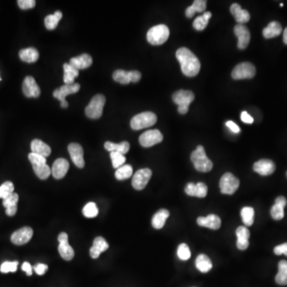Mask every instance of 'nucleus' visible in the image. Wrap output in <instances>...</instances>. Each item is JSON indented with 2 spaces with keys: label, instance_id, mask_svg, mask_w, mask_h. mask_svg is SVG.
<instances>
[{
  "label": "nucleus",
  "instance_id": "f257e3e1",
  "mask_svg": "<svg viewBox=\"0 0 287 287\" xmlns=\"http://www.w3.org/2000/svg\"><path fill=\"white\" fill-rule=\"evenodd\" d=\"M176 58L180 63L181 70L187 77H195L200 70V62L198 58L186 48L177 50Z\"/></svg>",
  "mask_w": 287,
  "mask_h": 287
},
{
  "label": "nucleus",
  "instance_id": "f03ea898",
  "mask_svg": "<svg viewBox=\"0 0 287 287\" xmlns=\"http://www.w3.org/2000/svg\"><path fill=\"white\" fill-rule=\"evenodd\" d=\"M192 162L197 171L201 172H208L212 170L213 164L206 156L204 148L202 146H197L196 150L191 154Z\"/></svg>",
  "mask_w": 287,
  "mask_h": 287
},
{
  "label": "nucleus",
  "instance_id": "7ed1b4c3",
  "mask_svg": "<svg viewBox=\"0 0 287 287\" xmlns=\"http://www.w3.org/2000/svg\"><path fill=\"white\" fill-rule=\"evenodd\" d=\"M29 160L33 166V170L36 175L40 179L46 180L50 176L52 170L46 164V158L42 156L38 155V154H30L28 155Z\"/></svg>",
  "mask_w": 287,
  "mask_h": 287
},
{
  "label": "nucleus",
  "instance_id": "20e7f679",
  "mask_svg": "<svg viewBox=\"0 0 287 287\" xmlns=\"http://www.w3.org/2000/svg\"><path fill=\"white\" fill-rule=\"evenodd\" d=\"M170 36V29L164 24H160L150 29L147 33V40L154 46L164 44Z\"/></svg>",
  "mask_w": 287,
  "mask_h": 287
},
{
  "label": "nucleus",
  "instance_id": "39448f33",
  "mask_svg": "<svg viewBox=\"0 0 287 287\" xmlns=\"http://www.w3.org/2000/svg\"><path fill=\"white\" fill-rule=\"evenodd\" d=\"M195 99V94L190 90L176 91L172 94V100L178 104V112L180 114H186L188 112L189 106Z\"/></svg>",
  "mask_w": 287,
  "mask_h": 287
},
{
  "label": "nucleus",
  "instance_id": "423d86ee",
  "mask_svg": "<svg viewBox=\"0 0 287 287\" xmlns=\"http://www.w3.org/2000/svg\"><path fill=\"white\" fill-rule=\"evenodd\" d=\"M158 122V116L152 112H143L134 116L130 122L131 128L134 130H140L148 128Z\"/></svg>",
  "mask_w": 287,
  "mask_h": 287
},
{
  "label": "nucleus",
  "instance_id": "0eeeda50",
  "mask_svg": "<svg viewBox=\"0 0 287 287\" xmlns=\"http://www.w3.org/2000/svg\"><path fill=\"white\" fill-rule=\"evenodd\" d=\"M104 104H106V96L104 95H95L86 108V115L91 119H98L102 116Z\"/></svg>",
  "mask_w": 287,
  "mask_h": 287
},
{
  "label": "nucleus",
  "instance_id": "6e6552de",
  "mask_svg": "<svg viewBox=\"0 0 287 287\" xmlns=\"http://www.w3.org/2000/svg\"><path fill=\"white\" fill-rule=\"evenodd\" d=\"M240 187V180L232 173L226 172L221 177L220 188L222 194L233 195Z\"/></svg>",
  "mask_w": 287,
  "mask_h": 287
},
{
  "label": "nucleus",
  "instance_id": "1a4fd4ad",
  "mask_svg": "<svg viewBox=\"0 0 287 287\" xmlns=\"http://www.w3.org/2000/svg\"><path fill=\"white\" fill-rule=\"evenodd\" d=\"M256 69L252 63L242 62L234 67L232 70V77L234 80L240 79H250L256 76Z\"/></svg>",
  "mask_w": 287,
  "mask_h": 287
},
{
  "label": "nucleus",
  "instance_id": "9d476101",
  "mask_svg": "<svg viewBox=\"0 0 287 287\" xmlns=\"http://www.w3.org/2000/svg\"><path fill=\"white\" fill-rule=\"evenodd\" d=\"M112 78L122 85H128L130 82L136 83L142 78V74L138 70L126 71L116 70L112 74Z\"/></svg>",
  "mask_w": 287,
  "mask_h": 287
},
{
  "label": "nucleus",
  "instance_id": "9b49d317",
  "mask_svg": "<svg viewBox=\"0 0 287 287\" xmlns=\"http://www.w3.org/2000/svg\"><path fill=\"white\" fill-rule=\"evenodd\" d=\"M80 87L81 86L78 83H74L73 85H64L59 88H56V90L54 91L53 96L61 102L62 108H66L68 107L66 96L78 92Z\"/></svg>",
  "mask_w": 287,
  "mask_h": 287
},
{
  "label": "nucleus",
  "instance_id": "f8f14e48",
  "mask_svg": "<svg viewBox=\"0 0 287 287\" xmlns=\"http://www.w3.org/2000/svg\"><path fill=\"white\" fill-rule=\"evenodd\" d=\"M164 136L159 130H148L143 132L139 138L140 146L144 148H150L160 143L163 140Z\"/></svg>",
  "mask_w": 287,
  "mask_h": 287
},
{
  "label": "nucleus",
  "instance_id": "ddd939ff",
  "mask_svg": "<svg viewBox=\"0 0 287 287\" xmlns=\"http://www.w3.org/2000/svg\"><path fill=\"white\" fill-rule=\"evenodd\" d=\"M58 252L63 260L70 261L74 257V250L68 242V234L62 232L58 236Z\"/></svg>",
  "mask_w": 287,
  "mask_h": 287
},
{
  "label": "nucleus",
  "instance_id": "4468645a",
  "mask_svg": "<svg viewBox=\"0 0 287 287\" xmlns=\"http://www.w3.org/2000/svg\"><path fill=\"white\" fill-rule=\"evenodd\" d=\"M152 175V172L150 168L138 170L132 177V187L138 191L143 190L147 186L150 180L151 179Z\"/></svg>",
  "mask_w": 287,
  "mask_h": 287
},
{
  "label": "nucleus",
  "instance_id": "2eb2a0df",
  "mask_svg": "<svg viewBox=\"0 0 287 287\" xmlns=\"http://www.w3.org/2000/svg\"><path fill=\"white\" fill-rule=\"evenodd\" d=\"M32 236H33V230L32 228L24 226L14 232L12 234L10 240L14 245L22 246L24 244H28L30 240H32Z\"/></svg>",
  "mask_w": 287,
  "mask_h": 287
},
{
  "label": "nucleus",
  "instance_id": "dca6fc26",
  "mask_svg": "<svg viewBox=\"0 0 287 287\" xmlns=\"http://www.w3.org/2000/svg\"><path fill=\"white\" fill-rule=\"evenodd\" d=\"M68 151L70 155L71 160L74 162L75 166L79 168H83L85 166V160H84V152L81 144L78 143H71L68 146Z\"/></svg>",
  "mask_w": 287,
  "mask_h": 287
},
{
  "label": "nucleus",
  "instance_id": "f3484780",
  "mask_svg": "<svg viewBox=\"0 0 287 287\" xmlns=\"http://www.w3.org/2000/svg\"><path fill=\"white\" fill-rule=\"evenodd\" d=\"M234 34L238 37V48L240 50L246 49L250 44V30L246 26L242 24H237L234 28Z\"/></svg>",
  "mask_w": 287,
  "mask_h": 287
},
{
  "label": "nucleus",
  "instance_id": "a211bd4d",
  "mask_svg": "<svg viewBox=\"0 0 287 287\" xmlns=\"http://www.w3.org/2000/svg\"><path fill=\"white\" fill-rule=\"evenodd\" d=\"M22 92L26 98H38L41 90L36 80L32 76H28L22 82Z\"/></svg>",
  "mask_w": 287,
  "mask_h": 287
},
{
  "label": "nucleus",
  "instance_id": "6ab92c4d",
  "mask_svg": "<svg viewBox=\"0 0 287 287\" xmlns=\"http://www.w3.org/2000/svg\"><path fill=\"white\" fill-rule=\"evenodd\" d=\"M253 170L261 176L272 175L276 171V164L272 160L262 159L254 164Z\"/></svg>",
  "mask_w": 287,
  "mask_h": 287
},
{
  "label": "nucleus",
  "instance_id": "aec40b11",
  "mask_svg": "<svg viewBox=\"0 0 287 287\" xmlns=\"http://www.w3.org/2000/svg\"><path fill=\"white\" fill-rule=\"evenodd\" d=\"M70 164L67 160L64 158H58L56 160L52 166V173L56 179H62L66 175L69 170Z\"/></svg>",
  "mask_w": 287,
  "mask_h": 287
},
{
  "label": "nucleus",
  "instance_id": "412c9836",
  "mask_svg": "<svg viewBox=\"0 0 287 287\" xmlns=\"http://www.w3.org/2000/svg\"><path fill=\"white\" fill-rule=\"evenodd\" d=\"M185 192L190 196L204 198L208 194V186L202 182H200L196 184L194 183H188L185 188Z\"/></svg>",
  "mask_w": 287,
  "mask_h": 287
},
{
  "label": "nucleus",
  "instance_id": "4be33fe9",
  "mask_svg": "<svg viewBox=\"0 0 287 287\" xmlns=\"http://www.w3.org/2000/svg\"><path fill=\"white\" fill-rule=\"evenodd\" d=\"M197 224L200 226H204L212 230H218L221 226V220L216 214H208L206 217H199Z\"/></svg>",
  "mask_w": 287,
  "mask_h": 287
},
{
  "label": "nucleus",
  "instance_id": "5701e85b",
  "mask_svg": "<svg viewBox=\"0 0 287 287\" xmlns=\"http://www.w3.org/2000/svg\"><path fill=\"white\" fill-rule=\"evenodd\" d=\"M230 12L232 16H234V20L238 24H246L250 20V16L246 10L242 9L241 6L238 4H233L230 6Z\"/></svg>",
  "mask_w": 287,
  "mask_h": 287
},
{
  "label": "nucleus",
  "instance_id": "b1692460",
  "mask_svg": "<svg viewBox=\"0 0 287 287\" xmlns=\"http://www.w3.org/2000/svg\"><path fill=\"white\" fill-rule=\"evenodd\" d=\"M237 236V248L240 250H246L249 246V238H250V230L246 226H238L236 230Z\"/></svg>",
  "mask_w": 287,
  "mask_h": 287
},
{
  "label": "nucleus",
  "instance_id": "393cba45",
  "mask_svg": "<svg viewBox=\"0 0 287 287\" xmlns=\"http://www.w3.org/2000/svg\"><path fill=\"white\" fill-rule=\"evenodd\" d=\"M108 244L106 242V240L103 237L98 236L94 240V244L90 250V254L92 258L96 260L100 256V253L108 250Z\"/></svg>",
  "mask_w": 287,
  "mask_h": 287
},
{
  "label": "nucleus",
  "instance_id": "a878e982",
  "mask_svg": "<svg viewBox=\"0 0 287 287\" xmlns=\"http://www.w3.org/2000/svg\"><path fill=\"white\" fill-rule=\"evenodd\" d=\"M92 58L88 54H83L78 57L72 58L70 60V65L74 67L75 69L84 70L92 65Z\"/></svg>",
  "mask_w": 287,
  "mask_h": 287
},
{
  "label": "nucleus",
  "instance_id": "bb28decb",
  "mask_svg": "<svg viewBox=\"0 0 287 287\" xmlns=\"http://www.w3.org/2000/svg\"><path fill=\"white\" fill-rule=\"evenodd\" d=\"M30 148H32V152L33 154L42 156L46 158L52 154L50 147L40 139H34V140H32V144H30Z\"/></svg>",
  "mask_w": 287,
  "mask_h": 287
},
{
  "label": "nucleus",
  "instance_id": "cd10ccee",
  "mask_svg": "<svg viewBox=\"0 0 287 287\" xmlns=\"http://www.w3.org/2000/svg\"><path fill=\"white\" fill-rule=\"evenodd\" d=\"M18 195L17 193H12L2 201V205L6 208V214L9 216H14L18 209Z\"/></svg>",
  "mask_w": 287,
  "mask_h": 287
},
{
  "label": "nucleus",
  "instance_id": "c85d7f7f",
  "mask_svg": "<svg viewBox=\"0 0 287 287\" xmlns=\"http://www.w3.org/2000/svg\"><path fill=\"white\" fill-rule=\"evenodd\" d=\"M282 32V28L281 24L276 21L270 22L266 28H264L262 30V34H264L265 38H273L278 37V36L281 34Z\"/></svg>",
  "mask_w": 287,
  "mask_h": 287
},
{
  "label": "nucleus",
  "instance_id": "c756f323",
  "mask_svg": "<svg viewBox=\"0 0 287 287\" xmlns=\"http://www.w3.org/2000/svg\"><path fill=\"white\" fill-rule=\"evenodd\" d=\"M170 212L166 209H160L154 214L152 220V225L156 229H162L166 224L167 218L170 216Z\"/></svg>",
  "mask_w": 287,
  "mask_h": 287
},
{
  "label": "nucleus",
  "instance_id": "7c9ffc66",
  "mask_svg": "<svg viewBox=\"0 0 287 287\" xmlns=\"http://www.w3.org/2000/svg\"><path fill=\"white\" fill-rule=\"evenodd\" d=\"M20 59L24 62L33 63L38 61L40 58V53L36 48H29L22 49L18 53Z\"/></svg>",
  "mask_w": 287,
  "mask_h": 287
},
{
  "label": "nucleus",
  "instance_id": "2f4dec72",
  "mask_svg": "<svg viewBox=\"0 0 287 287\" xmlns=\"http://www.w3.org/2000/svg\"><path fill=\"white\" fill-rule=\"evenodd\" d=\"M64 69V82L66 85H73L74 84V79L78 77L79 70L75 69L74 67L70 65V63H65L63 66Z\"/></svg>",
  "mask_w": 287,
  "mask_h": 287
},
{
  "label": "nucleus",
  "instance_id": "473e14b6",
  "mask_svg": "<svg viewBox=\"0 0 287 287\" xmlns=\"http://www.w3.org/2000/svg\"><path fill=\"white\" fill-rule=\"evenodd\" d=\"M104 148L110 152H120V154L124 155V154H128V152L130 151V144L128 142H122L119 144L106 142L104 143Z\"/></svg>",
  "mask_w": 287,
  "mask_h": 287
},
{
  "label": "nucleus",
  "instance_id": "72a5a7b5",
  "mask_svg": "<svg viewBox=\"0 0 287 287\" xmlns=\"http://www.w3.org/2000/svg\"><path fill=\"white\" fill-rule=\"evenodd\" d=\"M196 266L202 273H208L212 269V262L208 256L206 254H200L196 260Z\"/></svg>",
  "mask_w": 287,
  "mask_h": 287
},
{
  "label": "nucleus",
  "instance_id": "f704fd0d",
  "mask_svg": "<svg viewBox=\"0 0 287 287\" xmlns=\"http://www.w3.org/2000/svg\"><path fill=\"white\" fill-rule=\"evenodd\" d=\"M206 1L204 0H196L193 2L192 6L188 8L185 10V14L187 16L188 18H192L194 14L196 12H204L206 10Z\"/></svg>",
  "mask_w": 287,
  "mask_h": 287
},
{
  "label": "nucleus",
  "instance_id": "c9c22d12",
  "mask_svg": "<svg viewBox=\"0 0 287 287\" xmlns=\"http://www.w3.org/2000/svg\"><path fill=\"white\" fill-rule=\"evenodd\" d=\"M276 282L278 285H287V261L282 260L278 264V272L276 277Z\"/></svg>",
  "mask_w": 287,
  "mask_h": 287
},
{
  "label": "nucleus",
  "instance_id": "e433bc0d",
  "mask_svg": "<svg viewBox=\"0 0 287 287\" xmlns=\"http://www.w3.org/2000/svg\"><path fill=\"white\" fill-rule=\"evenodd\" d=\"M62 18V13L60 10L54 12V14H50L45 18V26L46 29L52 30L56 29L58 25V22Z\"/></svg>",
  "mask_w": 287,
  "mask_h": 287
},
{
  "label": "nucleus",
  "instance_id": "4c0bfd02",
  "mask_svg": "<svg viewBox=\"0 0 287 287\" xmlns=\"http://www.w3.org/2000/svg\"><path fill=\"white\" fill-rule=\"evenodd\" d=\"M212 18V13L210 12H204L202 16H198L193 22V28L196 30H202L208 26L209 20Z\"/></svg>",
  "mask_w": 287,
  "mask_h": 287
},
{
  "label": "nucleus",
  "instance_id": "58836bf2",
  "mask_svg": "<svg viewBox=\"0 0 287 287\" xmlns=\"http://www.w3.org/2000/svg\"><path fill=\"white\" fill-rule=\"evenodd\" d=\"M242 222L246 226H250L254 224V210L252 206H244L241 210Z\"/></svg>",
  "mask_w": 287,
  "mask_h": 287
},
{
  "label": "nucleus",
  "instance_id": "ea45409f",
  "mask_svg": "<svg viewBox=\"0 0 287 287\" xmlns=\"http://www.w3.org/2000/svg\"><path fill=\"white\" fill-rule=\"evenodd\" d=\"M132 175V167L130 164H124L116 170L115 177L118 180H124L128 179Z\"/></svg>",
  "mask_w": 287,
  "mask_h": 287
},
{
  "label": "nucleus",
  "instance_id": "a19ab883",
  "mask_svg": "<svg viewBox=\"0 0 287 287\" xmlns=\"http://www.w3.org/2000/svg\"><path fill=\"white\" fill-rule=\"evenodd\" d=\"M14 184L10 181H6L0 186V198L4 200L14 193Z\"/></svg>",
  "mask_w": 287,
  "mask_h": 287
},
{
  "label": "nucleus",
  "instance_id": "79ce46f5",
  "mask_svg": "<svg viewBox=\"0 0 287 287\" xmlns=\"http://www.w3.org/2000/svg\"><path fill=\"white\" fill-rule=\"evenodd\" d=\"M110 158L112 160V167L116 170L124 166L126 162V156L123 154L116 152H111Z\"/></svg>",
  "mask_w": 287,
  "mask_h": 287
},
{
  "label": "nucleus",
  "instance_id": "37998d69",
  "mask_svg": "<svg viewBox=\"0 0 287 287\" xmlns=\"http://www.w3.org/2000/svg\"><path fill=\"white\" fill-rule=\"evenodd\" d=\"M82 212L87 218H94L98 214V208L95 202H90L84 206Z\"/></svg>",
  "mask_w": 287,
  "mask_h": 287
},
{
  "label": "nucleus",
  "instance_id": "c03bdc74",
  "mask_svg": "<svg viewBox=\"0 0 287 287\" xmlns=\"http://www.w3.org/2000/svg\"><path fill=\"white\" fill-rule=\"evenodd\" d=\"M177 256L179 257L180 260L183 261H187L191 257V252L189 249L187 244H182L178 246L177 250Z\"/></svg>",
  "mask_w": 287,
  "mask_h": 287
},
{
  "label": "nucleus",
  "instance_id": "a18cd8bd",
  "mask_svg": "<svg viewBox=\"0 0 287 287\" xmlns=\"http://www.w3.org/2000/svg\"><path fill=\"white\" fill-rule=\"evenodd\" d=\"M18 262H5L1 265L0 270L4 274L9 273V272H16L18 268Z\"/></svg>",
  "mask_w": 287,
  "mask_h": 287
},
{
  "label": "nucleus",
  "instance_id": "49530a36",
  "mask_svg": "<svg viewBox=\"0 0 287 287\" xmlns=\"http://www.w3.org/2000/svg\"><path fill=\"white\" fill-rule=\"evenodd\" d=\"M270 214L274 220H281L284 217V208L280 205L274 204L272 208Z\"/></svg>",
  "mask_w": 287,
  "mask_h": 287
},
{
  "label": "nucleus",
  "instance_id": "de8ad7c7",
  "mask_svg": "<svg viewBox=\"0 0 287 287\" xmlns=\"http://www.w3.org/2000/svg\"><path fill=\"white\" fill-rule=\"evenodd\" d=\"M18 5L22 10H28L34 8L36 2L34 0H18Z\"/></svg>",
  "mask_w": 287,
  "mask_h": 287
},
{
  "label": "nucleus",
  "instance_id": "09e8293b",
  "mask_svg": "<svg viewBox=\"0 0 287 287\" xmlns=\"http://www.w3.org/2000/svg\"><path fill=\"white\" fill-rule=\"evenodd\" d=\"M274 254H277V256H281V254H284L287 256V242L276 246V248L274 249Z\"/></svg>",
  "mask_w": 287,
  "mask_h": 287
},
{
  "label": "nucleus",
  "instance_id": "8fccbe9b",
  "mask_svg": "<svg viewBox=\"0 0 287 287\" xmlns=\"http://www.w3.org/2000/svg\"><path fill=\"white\" fill-rule=\"evenodd\" d=\"M34 270L38 276H44L48 270V266L46 264H38L34 266Z\"/></svg>",
  "mask_w": 287,
  "mask_h": 287
},
{
  "label": "nucleus",
  "instance_id": "3c124183",
  "mask_svg": "<svg viewBox=\"0 0 287 287\" xmlns=\"http://www.w3.org/2000/svg\"><path fill=\"white\" fill-rule=\"evenodd\" d=\"M241 120L246 124H252L254 122V118H252L250 115H249L248 112L244 111L241 114Z\"/></svg>",
  "mask_w": 287,
  "mask_h": 287
},
{
  "label": "nucleus",
  "instance_id": "603ef678",
  "mask_svg": "<svg viewBox=\"0 0 287 287\" xmlns=\"http://www.w3.org/2000/svg\"><path fill=\"white\" fill-rule=\"evenodd\" d=\"M226 126L234 134H238L240 132V127L234 122H232V120L226 122Z\"/></svg>",
  "mask_w": 287,
  "mask_h": 287
},
{
  "label": "nucleus",
  "instance_id": "864d4df0",
  "mask_svg": "<svg viewBox=\"0 0 287 287\" xmlns=\"http://www.w3.org/2000/svg\"><path fill=\"white\" fill-rule=\"evenodd\" d=\"M22 270L24 272H26V276H32V266L28 262H24V264H22Z\"/></svg>",
  "mask_w": 287,
  "mask_h": 287
},
{
  "label": "nucleus",
  "instance_id": "5fc2aeb1",
  "mask_svg": "<svg viewBox=\"0 0 287 287\" xmlns=\"http://www.w3.org/2000/svg\"><path fill=\"white\" fill-rule=\"evenodd\" d=\"M276 204L285 208L287 204V200L284 196H278L276 200Z\"/></svg>",
  "mask_w": 287,
  "mask_h": 287
},
{
  "label": "nucleus",
  "instance_id": "6e6d98bb",
  "mask_svg": "<svg viewBox=\"0 0 287 287\" xmlns=\"http://www.w3.org/2000/svg\"><path fill=\"white\" fill-rule=\"evenodd\" d=\"M284 42L286 45H287V28H286L284 33Z\"/></svg>",
  "mask_w": 287,
  "mask_h": 287
},
{
  "label": "nucleus",
  "instance_id": "4d7b16f0",
  "mask_svg": "<svg viewBox=\"0 0 287 287\" xmlns=\"http://www.w3.org/2000/svg\"><path fill=\"white\" fill-rule=\"evenodd\" d=\"M280 6H284V4H280Z\"/></svg>",
  "mask_w": 287,
  "mask_h": 287
},
{
  "label": "nucleus",
  "instance_id": "13d9d810",
  "mask_svg": "<svg viewBox=\"0 0 287 287\" xmlns=\"http://www.w3.org/2000/svg\"><path fill=\"white\" fill-rule=\"evenodd\" d=\"M0 81H1V78H0Z\"/></svg>",
  "mask_w": 287,
  "mask_h": 287
}]
</instances>
